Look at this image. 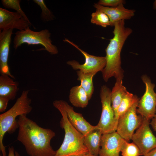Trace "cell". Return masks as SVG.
Returning <instances> with one entry per match:
<instances>
[{
  "instance_id": "1",
  "label": "cell",
  "mask_w": 156,
  "mask_h": 156,
  "mask_svg": "<svg viewBox=\"0 0 156 156\" xmlns=\"http://www.w3.org/2000/svg\"><path fill=\"white\" fill-rule=\"evenodd\" d=\"M18 131L17 140L24 146L29 156H54L56 153L51 145L55 133L52 130L39 126L26 115L17 120Z\"/></svg>"
},
{
  "instance_id": "2",
  "label": "cell",
  "mask_w": 156,
  "mask_h": 156,
  "mask_svg": "<svg viewBox=\"0 0 156 156\" xmlns=\"http://www.w3.org/2000/svg\"><path fill=\"white\" fill-rule=\"evenodd\" d=\"M114 26V36L105 49L106 64L101 71L105 82L113 77L116 80L122 79L123 71L121 67L120 53L125 41L132 32L131 28L125 27L124 20L116 22Z\"/></svg>"
},
{
  "instance_id": "3",
  "label": "cell",
  "mask_w": 156,
  "mask_h": 156,
  "mask_svg": "<svg viewBox=\"0 0 156 156\" xmlns=\"http://www.w3.org/2000/svg\"><path fill=\"white\" fill-rule=\"evenodd\" d=\"M53 106L60 112L62 117L60 125L65 132L63 142L56 151L54 156H70L73 155L82 156L88 153L84 143V136L77 131L69 120L67 113L60 100L55 101Z\"/></svg>"
},
{
  "instance_id": "4",
  "label": "cell",
  "mask_w": 156,
  "mask_h": 156,
  "mask_svg": "<svg viewBox=\"0 0 156 156\" xmlns=\"http://www.w3.org/2000/svg\"><path fill=\"white\" fill-rule=\"evenodd\" d=\"M29 90H24L13 106L5 112L0 115V149L2 156H7L5 146L3 140L5 133H12L18 128L16 118L26 115L32 111L31 101L28 96Z\"/></svg>"
},
{
  "instance_id": "5",
  "label": "cell",
  "mask_w": 156,
  "mask_h": 156,
  "mask_svg": "<svg viewBox=\"0 0 156 156\" xmlns=\"http://www.w3.org/2000/svg\"><path fill=\"white\" fill-rule=\"evenodd\" d=\"M15 34L13 47L15 49L26 43L28 45H41L51 54H56L58 52L57 47L52 44L51 33L47 29L37 31L31 30L28 27L25 30L17 31Z\"/></svg>"
},
{
  "instance_id": "6",
  "label": "cell",
  "mask_w": 156,
  "mask_h": 156,
  "mask_svg": "<svg viewBox=\"0 0 156 156\" xmlns=\"http://www.w3.org/2000/svg\"><path fill=\"white\" fill-rule=\"evenodd\" d=\"M111 92L105 85L101 88L102 112L100 120L96 127V129L100 131L103 134L116 131L118 123V120L115 119L112 106Z\"/></svg>"
},
{
  "instance_id": "7",
  "label": "cell",
  "mask_w": 156,
  "mask_h": 156,
  "mask_svg": "<svg viewBox=\"0 0 156 156\" xmlns=\"http://www.w3.org/2000/svg\"><path fill=\"white\" fill-rule=\"evenodd\" d=\"M141 79L145 85V91L139 101L136 112L143 118L150 120L156 114V93L154 90L155 85L146 75H143Z\"/></svg>"
},
{
  "instance_id": "8",
  "label": "cell",
  "mask_w": 156,
  "mask_h": 156,
  "mask_svg": "<svg viewBox=\"0 0 156 156\" xmlns=\"http://www.w3.org/2000/svg\"><path fill=\"white\" fill-rule=\"evenodd\" d=\"M138 101L120 116L118 119L116 132L128 142L131 140L134 131L142 122V117L140 115H138L136 112Z\"/></svg>"
},
{
  "instance_id": "9",
  "label": "cell",
  "mask_w": 156,
  "mask_h": 156,
  "mask_svg": "<svg viewBox=\"0 0 156 156\" xmlns=\"http://www.w3.org/2000/svg\"><path fill=\"white\" fill-rule=\"evenodd\" d=\"M63 41L73 46L79 51L84 57L85 62L82 64H80L75 60L67 62V64L71 66L73 69L79 70L83 73H91L96 74L98 72L102 71L105 67L106 64L105 57L97 56L90 54L67 38H65Z\"/></svg>"
},
{
  "instance_id": "10",
  "label": "cell",
  "mask_w": 156,
  "mask_h": 156,
  "mask_svg": "<svg viewBox=\"0 0 156 156\" xmlns=\"http://www.w3.org/2000/svg\"><path fill=\"white\" fill-rule=\"evenodd\" d=\"M150 125V120L143 118L141 125L134 133L131 138L143 156L156 148V137L151 129Z\"/></svg>"
},
{
  "instance_id": "11",
  "label": "cell",
  "mask_w": 156,
  "mask_h": 156,
  "mask_svg": "<svg viewBox=\"0 0 156 156\" xmlns=\"http://www.w3.org/2000/svg\"><path fill=\"white\" fill-rule=\"evenodd\" d=\"M31 23L17 12L0 8V30L14 29L21 31L29 27Z\"/></svg>"
},
{
  "instance_id": "12",
  "label": "cell",
  "mask_w": 156,
  "mask_h": 156,
  "mask_svg": "<svg viewBox=\"0 0 156 156\" xmlns=\"http://www.w3.org/2000/svg\"><path fill=\"white\" fill-rule=\"evenodd\" d=\"M125 140L116 131L102 134L99 156H119Z\"/></svg>"
},
{
  "instance_id": "13",
  "label": "cell",
  "mask_w": 156,
  "mask_h": 156,
  "mask_svg": "<svg viewBox=\"0 0 156 156\" xmlns=\"http://www.w3.org/2000/svg\"><path fill=\"white\" fill-rule=\"evenodd\" d=\"M72 125L84 136L96 130V126L92 125L83 118L81 114L75 111L73 108L65 101L60 100Z\"/></svg>"
},
{
  "instance_id": "14",
  "label": "cell",
  "mask_w": 156,
  "mask_h": 156,
  "mask_svg": "<svg viewBox=\"0 0 156 156\" xmlns=\"http://www.w3.org/2000/svg\"><path fill=\"white\" fill-rule=\"evenodd\" d=\"M13 30L8 29L0 31V72L1 74H7L14 79L10 72L8 63Z\"/></svg>"
},
{
  "instance_id": "15",
  "label": "cell",
  "mask_w": 156,
  "mask_h": 156,
  "mask_svg": "<svg viewBox=\"0 0 156 156\" xmlns=\"http://www.w3.org/2000/svg\"><path fill=\"white\" fill-rule=\"evenodd\" d=\"M94 6L96 10L104 12L108 16L111 26H114L116 23L119 21L130 19L134 16L135 12V10L125 8L123 4L115 7H109L95 3Z\"/></svg>"
},
{
  "instance_id": "16",
  "label": "cell",
  "mask_w": 156,
  "mask_h": 156,
  "mask_svg": "<svg viewBox=\"0 0 156 156\" xmlns=\"http://www.w3.org/2000/svg\"><path fill=\"white\" fill-rule=\"evenodd\" d=\"M18 83L7 74L0 76V97H6L10 100H14L18 90Z\"/></svg>"
},
{
  "instance_id": "17",
  "label": "cell",
  "mask_w": 156,
  "mask_h": 156,
  "mask_svg": "<svg viewBox=\"0 0 156 156\" xmlns=\"http://www.w3.org/2000/svg\"><path fill=\"white\" fill-rule=\"evenodd\" d=\"M69 100L74 106L82 108L87 106L90 100L87 93L80 85L71 88Z\"/></svg>"
},
{
  "instance_id": "18",
  "label": "cell",
  "mask_w": 156,
  "mask_h": 156,
  "mask_svg": "<svg viewBox=\"0 0 156 156\" xmlns=\"http://www.w3.org/2000/svg\"><path fill=\"white\" fill-rule=\"evenodd\" d=\"M102 134L100 131L96 129L84 137V144L88 153L94 156H99Z\"/></svg>"
},
{
  "instance_id": "19",
  "label": "cell",
  "mask_w": 156,
  "mask_h": 156,
  "mask_svg": "<svg viewBox=\"0 0 156 156\" xmlns=\"http://www.w3.org/2000/svg\"><path fill=\"white\" fill-rule=\"evenodd\" d=\"M122 80H116L111 92L112 106L115 116L123 97L128 92L125 87L122 85Z\"/></svg>"
},
{
  "instance_id": "20",
  "label": "cell",
  "mask_w": 156,
  "mask_h": 156,
  "mask_svg": "<svg viewBox=\"0 0 156 156\" xmlns=\"http://www.w3.org/2000/svg\"><path fill=\"white\" fill-rule=\"evenodd\" d=\"M77 80L81 81L80 85L86 91L90 100L94 90L92 79L95 74L85 73L79 70L77 72Z\"/></svg>"
},
{
  "instance_id": "21",
  "label": "cell",
  "mask_w": 156,
  "mask_h": 156,
  "mask_svg": "<svg viewBox=\"0 0 156 156\" xmlns=\"http://www.w3.org/2000/svg\"><path fill=\"white\" fill-rule=\"evenodd\" d=\"M139 99L136 95L128 92L126 93L117 109L115 116L116 120H118L120 116L126 112L134 103L139 101Z\"/></svg>"
},
{
  "instance_id": "22",
  "label": "cell",
  "mask_w": 156,
  "mask_h": 156,
  "mask_svg": "<svg viewBox=\"0 0 156 156\" xmlns=\"http://www.w3.org/2000/svg\"><path fill=\"white\" fill-rule=\"evenodd\" d=\"M91 22L104 27L111 26V23L108 16L104 12L96 10L91 15Z\"/></svg>"
},
{
  "instance_id": "23",
  "label": "cell",
  "mask_w": 156,
  "mask_h": 156,
  "mask_svg": "<svg viewBox=\"0 0 156 156\" xmlns=\"http://www.w3.org/2000/svg\"><path fill=\"white\" fill-rule=\"evenodd\" d=\"M122 156H140L142 155L140 150L134 143H129L126 140L121 150Z\"/></svg>"
},
{
  "instance_id": "24",
  "label": "cell",
  "mask_w": 156,
  "mask_h": 156,
  "mask_svg": "<svg viewBox=\"0 0 156 156\" xmlns=\"http://www.w3.org/2000/svg\"><path fill=\"white\" fill-rule=\"evenodd\" d=\"M33 1L40 7L41 10V17L42 20L45 22L51 21L54 16L50 10L47 7L43 0H34Z\"/></svg>"
},
{
  "instance_id": "25",
  "label": "cell",
  "mask_w": 156,
  "mask_h": 156,
  "mask_svg": "<svg viewBox=\"0 0 156 156\" xmlns=\"http://www.w3.org/2000/svg\"><path fill=\"white\" fill-rule=\"evenodd\" d=\"M21 1L20 0H2L1 2L5 8L15 10L26 19L29 21L21 7Z\"/></svg>"
},
{
  "instance_id": "26",
  "label": "cell",
  "mask_w": 156,
  "mask_h": 156,
  "mask_svg": "<svg viewBox=\"0 0 156 156\" xmlns=\"http://www.w3.org/2000/svg\"><path fill=\"white\" fill-rule=\"evenodd\" d=\"M125 3V1L123 0H100L97 3L99 5L109 7H116Z\"/></svg>"
},
{
  "instance_id": "27",
  "label": "cell",
  "mask_w": 156,
  "mask_h": 156,
  "mask_svg": "<svg viewBox=\"0 0 156 156\" xmlns=\"http://www.w3.org/2000/svg\"><path fill=\"white\" fill-rule=\"evenodd\" d=\"M8 98L3 97H0V112H2L6 109L9 101Z\"/></svg>"
},
{
  "instance_id": "28",
  "label": "cell",
  "mask_w": 156,
  "mask_h": 156,
  "mask_svg": "<svg viewBox=\"0 0 156 156\" xmlns=\"http://www.w3.org/2000/svg\"><path fill=\"white\" fill-rule=\"evenodd\" d=\"M8 151V156H20L18 153L14 150L13 146L9 147Z\"/></svg>"
},
{
  "instance_id": "29",
  "label": "cell",
  "mask_w": 156,
  "mask_h": 156,
  "mask_svg": "<svg viewBox=\"0 0 156 156\" xmlns=\"http://www.w3.org/2000/svg\"><path fill=\"white\" fill-rule=\"evenodd\" d=\"M150 124L154 130L156 132V114L152 119V120L150 122Z\"/></svg>"
},
{
  "instance_id": "30",
  "label": "cell",
  "mask_w": 156,
  "mask_h": 156,
  "mask_svg": "<svg viewBox=\"0 0 156 156\" xmlns=\"http://www.w3.org/2000/svg\"><path fill=\"white\" fill-rule=\"evenodd\" d=\"M144 156H156V148L151 150Z\"/></svg>"
},
{
  "instance_id": "31",
  "label": "cell",
  "mask_w": 156,
  "mask_h": 156,
  "mask_svg": "<svg viewBox=\"0 0 156 156\" xmlns=\"http://www.w3.org/2000/svg\"><path fill=\"white\" fill-rule=\"evenodd\" d=\"M82 156H94L93 155L88 153L83 155Z\"/></svg>"
},
{
  "instance_id": "32",
  "label": "cell",
  "mask_w": 156,
  "mask_h": 156,
  "mask_svg": "<svg viewBox=\"0 0 156 156\" xmlns=\"http://www.w3.org/2000/svg\"><path fill=\"white\" fill-rule=\"evenodd\" d=\"M153 8L155 9H156V0H155L154 3Z\"/></svg>"
},
{
  "instance_id": "33",
  "label": "cell",
  "mask_w": 156,
  "mask_h": 156,
  "mask_svg": "<svg viewBox=\"0 0 156 156\" xmlns=\"http://www.w3.org/2000/svg\"><path fill=\"white\" fill-rule=\"evenodd\" d=\"M79 156L76 155H71V156Z\"/></svg>"
},
{
  "instance_id": "34",
  "label": "cell",
  "mask_w": 156,
  "mask_h": 156,
  "mask_svg": "<svg viewBox=\"0 0 156 156\" xmlns=\"http://www.w3.org/2000/svg\"><path fill=\"white\" fill-rule=\"evenodd\" d=\"M0 156H1V155H0Z\"/></svg>"
}]
</instances>
